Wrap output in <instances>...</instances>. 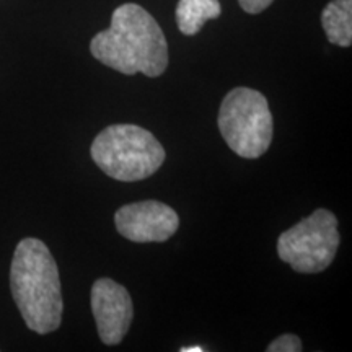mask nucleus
I'll list each match as a JSON object with an SVG mask.
<instances>
[{"label": "nucleus", "mask_w": 352, "mask_h": 352, "mask_svg": "<svg viewBox=\"0 0 352 352\" xmlns=\"http://www.w3.org/2000/svg\"><path fill=\"white\" fill-rule=\"evenodd\" d=\"M95 59L126 76L158 77L168 67V44L157 20L138 3L113 12L111 26L90 43Z\"/></svg>", "instance_id": "obj_1"}, {"label": "nucleus", "mask_w": 352, "mask_h": 352, "mask_svg": "<svg viewBox=\"0 0 352 352\" xmlns=\"http://www.w3.org/2000/svg\"><path fill=\"white\" fill-rule=\"evenodd\" d=\"M10 289L32 331L47 334L60 327L64 302L59 270L41 240L25 239L16 246L10 267Z\"/></svg>", "instance_id": "obj_2"}, {"label": "nucleus", "mask_w": 352, "mask_h": 352, "mask_svg": "<svg viewBox=\"0 0 352 352\" xmlns=\"http://www.w3.org/2000/svg\"><path fill=\"white\" fill-rule=\"evenodd\" d=\"M91 158L108 176L118 182H139L164 165V145L152 132L135 124H114L96 135Z\"/></svg>", "instance_id": "obj_3"}, {"label": "nucleus", "mask_w": 352, "mask_h": 352, "mask_svg": "<svg viewBox=\"0 0 352 352\" xmlns=\"http://www.w3.org/2000/svg\"><path fill=\"white\" fill-rule=\"evenodd\" d=\"M219 129L241 158L261 157L272 140V114L261 91L239 87L228 91L219 111Z\"/></svg>", "instance_id": "obj_4"}, {"label": "nucleus", "mask_w": 352, "mask_h": 352, "mask_svg": "<svg viewBox=\"0 0 352 352\" xmlns=\"http://www.w3.org/2000/svg\"><path fill=\"white\" fill-rule=\"evenodd\" d=\"M340 241L336 215L328 209H316L279 236L277 254L294 271L316 274L333 263Z\"/></svg>", "instance_id": "obj_5"}, {"label": "nucleus", "mask_w": 352, "mask_h": 352, "mask_svg": "<svg viewBox=\"0 0 352 352\" xmlns=\"http://www.w3.org/2000/svg\"><path fill=\"white\" fill-rule=\"evenodd\" d=\"M114 226L124 239L135 243H160L175 235L179 217L164 202L142 201L122 206L114 215Z\"/></svg>", "instance_id": "obj_6"}, {"label": "nucleus", "mask_w": 352, "mask_h": 352, "mask_svg": "<svg viewBox=\"0 0 352 352\" xmlns=\"http://www.w3.org/2000/svg\"><path fill=\"white\" fill-rule=\"evenodd\" d=\"M91 311L100 340L107 346L120 344L134 318L129 292L108 277L98 279L91 287Z\"/></svg>", "instance_id": "obj_7"}, {"label": "nucleus", "mask_w": 352, "mask_h": 352, "mask_svg": "<svg viewBox=\"0 0 352 352\" xmlns=\"http://www.w3.org/2000/svg\"><path fill=\"white\" fill-rule=\"evenodd\" d=\"M321 25L329 43L349 47L352 44V0H331L321 13Z\"/></svg>", "instance_id": "obj_8"}, {"label": "nucleus", "mask_w": 352, "mask_h": 352, "mask_svg": "<svg viewBox=\"0 0 352 352\" xmlns=\"http://www.w3.org/2000/svg\"><path fill=\"white\" fill-rule=\"evenodd\" d=\"M222 13L219 0H179L176 6V23L179 32L195 36L208 20L219 19Z\"/></svg>", "instance_id": "obj_9"}, {"label": "nucleus", "mask_w": 352, "mask_h": 352, "mask_svg": "<svg viewBox=\"0 0 352 352\" xmlns=\"http://www.w3.org/2000/svg\"><path fill=\"white\" fill-rule=\"evenodd\" d=\"M270 352H300L302 341L296 334H283L267 346Z\"/></svg>", "instance_id": "obj_10"}, {"label": "nucleus", "mask_w": 352, "mask_h": 352, "mask_svg": "<svg viewBox=\"0 0 352 352\" xmlns=\"http://www.w3.org/2000/svg\"><path fill=\"white\" fill-rule=\"evenodd\" d=\"M239 2L246 13H253L254 15V13H261L263 10H266L274 0H239Z\"/></svg>", "instance_id": "obj_11"}, {"label": "nucleus", "mask_w": 352, "mask_h": 352, "mask_svg": "<svg viewBox=\"0 0 352 352\" xmlns=\"http://www.w3.org/2000/svg\"><path fill=\"white\" fill-rule=\"evenodd\" d=\"M206 349L202 346H191V347H182V352H204Z\"/></svg>", "instance_id": "obj_12"}]
</instances>
